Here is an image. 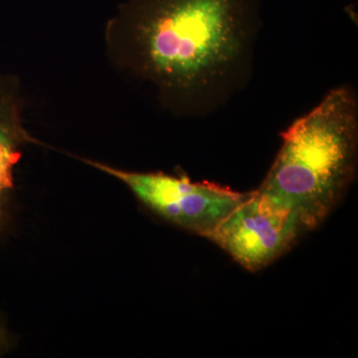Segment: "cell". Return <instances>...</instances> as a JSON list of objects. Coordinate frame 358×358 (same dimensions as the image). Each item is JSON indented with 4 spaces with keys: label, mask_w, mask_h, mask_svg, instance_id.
Returning a JSON list of instances; mask_svg holds the SVG:
<instances>
[{
    "label": "cell",
    "mask_w": 358,
    "mask_h": 358,
    "mask_svg": "<svg viewBox=\"0 0 358 358\" xmlns=\"http://www.w3.org/2000/svg\"><path fill=\"white\" fill-rule=\"evenodd\" d=\"M357 148V93L341 85L282 134L281 148L255 192L294 214L310 232L355 178Z\"/></svg>",
    "instance_id": "2"
},
{
    "label": "cell",
    "mask_w": 358,
    "mask_h": 358,
    "mask_svg": "<svg viewBox=\"0 0 358 358\" xmlns=\"http://www.w3.org/2000/svg\"><path fill=\"white\" fill-rule=\"evenodd\" d=\"M34 141L23 124L16 85L0 75V227L14 189V169L22 157L23 148Z\"/></svg>",
    "instance_id": "5"
},
{
    "label": "cell",
    "mask_w": 358,
    "mask_h": 358,
    "mask_svg": "<svg viewBox=\"0 0 358 358\" xmlns=\"http://www.w3.org/2000/svg\"><path fill=\"white\" fill-rule=\"evenodd\" d=\"M259 31L257 0H129L110 21L115 63L178 115L207 114L243 86Z\"/></svg>",
    "instance_id": "1"
},
{
    "label": "cell",
    "mask_w": 358,
    "mask_h": 358,
    "mask_svg": "<svg viewBox=\"0 0 358 358\" xmlns=\"http://www.w3.org/2000/svg\"><path fill=\"white\" fill-rule=\"evenodd\" d=\"M306 234L296 216L255 192L208 238L242 267L257 272L289 251Z\"/></svg>",
    "instance_id": "4"
},
{
    "label": "cell",
    "mask_w": 358,
    "mask_h": 358,
    "mask_svg": "<svg viewBox=\"0 0 358 358\" xmlns=\"http://www.w3.org/2000/svg\"><path fill=\"white\" fill-rule=\"evenodd\" d=\"M83 162L121 181L160 217L207 239L249 195L213 183L194 182L186 176L136 173L94 160Z\"/></svg>",
    "instance_id": "3"
}]
</instances>
